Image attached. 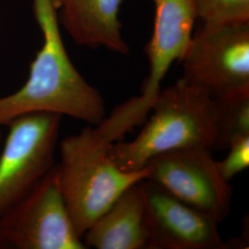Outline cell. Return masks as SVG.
Returning a JSON list of instances; mask_svg holds the SVG:
<instances>
[{
    "label": "cell",
    "instance_id": "1",
    "mask_svg": "<svg viewBox=\"0 0 249 249\" xmlns=\"http://www.w3.org/2000/svg\"><path fill=\"white\" fill-rule=\"evenodd\" d=\"M34 11L43 45L31 63L25 83L0 97V126L36 113L70 116L97 125L107 116L105 101L73 65L52 0H34Z\"/></svg>",
    "mask_w": 249,
    "mask_h": 249
},
{
    "label": "cell",
    "instance_id": "13",
    "mask_svg": "<svg viewBox=\"0 0 249 249\" xmlns=\"http://www.w3.org/2000/svg\"><path fill=\"white\" fill-rule=\"evenodd\" d=\"M204 24L249 20V0H195Z\"/></svg>",
    "mask_w": 249,
    "mask_h": 249
},
{
    "label": "cell",
    "instance_id": "9",
    "mask_svg": "<svg viewBox=\"0 0 249 249\" xmlns=\"http://www.w3.org/2000/svg\"><path fill=\"white\" fill-rule=\"evenodd\" d=\"M142 184L151 223L147 249L230 248L213 217L178 200L149 179Z\"/></svg>",
    "mask_w": 249,
    "mask_h": 249
},
{
    "label": "cell",
    "instance_id": "11",
    "mask_svg": "<svg viewBox=\"0 0 249 249\" xmlns=\"http://www.w3.org/2000/svg\"><path fill=\"white\" fill-rule=\"evenodd\" d=\"M125 0H52L61 24L72 40L89 48L105 47L128 54L119 12Z\"/></svg>",
    "mask_w": 249,
    "mask_h": 249
},
{
    "label": "cell",
    "instance_id": "4",
    "mask_svg": "<svg viewBox=\"0 0 249 249\" xmlns=\"http://www.w3.org/2000/svg\"><path fill=\"white\" fill-rule=\"evenodd\" d=\"M154 21L151 40L146 45L149 74L142 93L129 99L106 116L103 126L115 140H121L135 126L142 124L157 98L160 83L173 63L182 59L190 44L198 18L195 0H151Z\"/></svg>",
    "mask_w": 249,
    "mask_h": 249
},
{
    "label": "cell",
    "instance_id": "8",
    "mask_svg": "<svg viewBox=\"0 0 249 249\" xmlns=\"http://www.w3.org/2000/svg\"><path fill=\"white\" fill-rule=\"evenodd\" d=\"M208 148H187L152 158L145 166L151 180L178 200L218 223L231 211V188L216 167Z\"/></svg>",
    "mask_w": 249,
    "mask_h": 249
},
{
    "label": "cell",
    "instance_id": "14",
    "mask_svg": "<svg viewBox=\"0 0 249 249\" xmlns=\"http://www.w3.org/2000/svg\"><path fill=\"white\" fill-rule=\"evenodd\" d=\"M227 150L228 153L223 160H216V167L221 177L230 182L249 166V136L233 142Z\"/></svg>",
    "mask_w": 249,
    "mask_h": 249
},
{
    "label": "cell",
    "instance_id": "5",
    "mask_svg": "<svg viewBox=\"0 0 249 249\" xmlns=\"http://www.w3.org/2000/svg\"><path fill=\"white\" fill-rule=\"evenodd\" d=\"M180 62L181 79L213 99L249 90V20L202 23Z\"/></svg>",
    "mask_w": 249,
    "mask_h": 249
},
{
    "label": "cell",
    "instance_id": "7",
    "mask_svg": "<svg viewBox=\"0 0 249 249\" xmlns=\"http://www.w3.org/2000/svg\"><path fill=\"white\" fill-rule=\"evenodd\" d=\"M62 116L36 113L10 122L0 151V217L54 165Z\"/></svg>",
    "mask_w": 249,
    "mask_h": 249
},
{
    "label": "cell",
    "instance_id": "12",
    "mask_svg": "<svg viewBox=\"0 0 249 249\" xmlns=\"http://www.w3.org/2000/svg\"><path fill=\"white\" fill-rule=\"evenodd\" d=\"M213 100L215 111L213 150H227L233 142L249 136V90Z\"/></svg>",
    "mask_w": 249,
    "mask_h": 249
},
{
    "label": "cell",
    "instance_id": "2",
    "mask_svg": "<svg viewBox=\"0 0 249 249\" xmlns=\"http://www.w3.org/2000/svg\"><path fill=\"white\" fill-rule=\"evenodd\" d=\"M144 126L133 141L110 144L108 155L124 172L145 168L162 153L187 148L213 150L215 139L213 100L180 79L160 89Z\"/></svg>",
    "mask_w": 249,
    "mask_h": 249
},
{
    "label": "cell",
    "instance_id": "6",
    "mask_svg": "<svg viewBox=\"0 0 249 249\" xmlns=\"http://www.w3.org/2000/svg\"><path fill=\"white\" fill-rule=\"evenodd\" d=\"M67 208L54 164L0 217V249H85Z\"/></svg>",
    "mask_w": 249,
    "mask_h": 249
},
{
    "label": "cell",
    "instance_id": "10",
    "mask_svg": "<svg viewBox=\"0 0 249 249\" xmlns=\"http://www.w3.org/2000/svg\"><path fill=\"white\" fill-rule=\"evenodd\" d=\"M142 181L126 188L83 233L86 249H148L151 223Z\"/></svg>",
    "mask_w": 249,
    "mask_h": 249
},
{
    "label": "cell",
    "instance_id": "3",
    "mask_svg": "<svg viewBox=\"0 0 249 249\" xmlns=\"http://www.w3.org/2000/svg\"><path fill=\"white\" fill-rule=\"evenodd\" d=\"M109 146L91 124L59 144V184L80 237L126 188L149 177L146 167L120 169L108 155Z\"/></svg>",
    "mask_w": 249,
    "mask_h": 249
},
{
    "label": "cell",
    "instance_id": "15",
    "mask_svg": "<svg viewBox=\"0 0 249 249\" xmlns=\"http://www.w3.org/2000/svg\"><path fill=\"white\" fill-rule=\"evenodd\" d=\"M1 144H2V139H1V132H0V151H1V148H2Z\"/></svg>",
    "mask_w": 249,
    "mask_h": 249
}]
</instances>
